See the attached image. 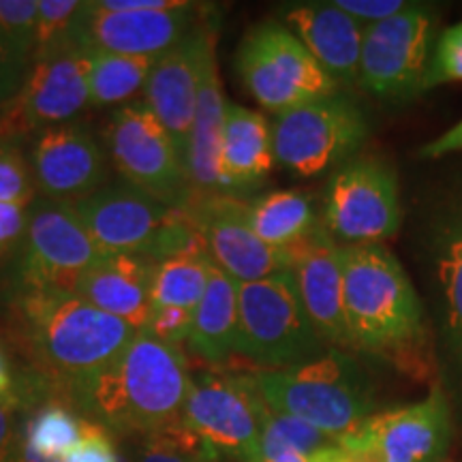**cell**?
Masks as SVG:
<instances>
[{
  "mask_svg": "<svg viewBox=\"0 0 462 462\" xmlns=\"http://www.w3.org/2000/svg\"><path fill=\"white\" fill-rule=\"evenodd\" d=\"M31 204H0V265L17 255L24 242Z\"/></svg>",
  "mask_w": 462,
  "mask_h": 462,
  "instance_id": "40",
  "label": "cell"
},
{
  "mask_svg": "<svg viewBox=\"0 0 462 462\" xmlns=\"http://www.w3.org/2000/svg\"><path fill=\"white\" fill-rule=\"evenodd\" d=\"M193 3L159 11H109L84 3L71 39L90 51L159 58L199 24Z\"/></svg>",
  "mask_w": 462,
  "mask_h": 462,
  "instance_id": "17",
  "label": "cell"
},
{
  "mask_svg": "<svg viewBox=\"0 0 462 462\" xmlns=\"http://www.w3.org/2000/svg\"><path fill=\"white\" fill-rule=\"evenodd\" d=\"M274 163L273 126L265 116L229 103L221 142V170L231 198L262 184Z\"/></svg>",
  "mask_w": 462,
  "mask_h": 462,
  "instance_id": "24",
  "label": "cell"
},
{
  "mask_svg": "<svg viewBox=\"0 0 462 462\" xmlns=\"http://www.w3.org/2000/svg\"><path fill=\"white\" fill-rule=\"evenodd\" d=\"M184 0H99L103 9L109 11H159L180 7Z\"/></svg>",
  "mask_w": 462,
  "mask_h": 462,
  "instance_id": "44",
  "label": "cell"
},
{
  "mask_svg": "<svg viewBox=\"0 0 462 462\" xmlns=\"http://www.w3.org/2000/svg\"><path fill=\"white\" fill-rule=\"evenodd\" d=\"M439 279L446 293L449 330L462 354V231L449 242L439 262Z\"/></svg>",
  "mask_w": 462,
  "mask_h": 462,
  "instance_id": "35",
  "label": "cell"
},
{
  "mask_svg": "<svg viewBox=\"0 0 462 462\" xmlns=\"http://www.w3.org/2000/svg\"><path fill=\"white\" fill-rule=\"evenodd\" d=\"M84 430V418L75 415L65 402L48 401L37 404L22 424V435L39 454L62 460L65 454L79 441Z\"/></svg>",
  "mask_w": 462,
  "mask_h": 462,
  "instance_id": "29",
  "label": "cell"
},
{
  "mask_svg": "<svg viewBox=\"0 0 462 462\" xmlns=\"http://www.w3.org/2000/svg\"><path fill=\"white\" fill-rule=\"evenodd\" d=\"M285 26L338 86H360L364 24L328 3H300L282 11Z\"/></svg>",
  "mask_w": 462,
  "mask_h": 462,
  "instance_id": "21",
  "label": "cell"
},
{
  "mask_svg": "<svg viewBox=\"0 0 462 462\" xmlns=\"http://www.w3.org/2000/svg\"><path fill=\"white\" fill-rule=\"evenodd\" d=\"M262 452L263 462H351V454L338 441L328 443L313 452H304L279 439L262 435Z\"/></svg>",
  "mask_w": 462,
  "mask_h": 462,
  "instance_id": "38",
  "label": "cell"
},
{
  "mask_svg": "<svg viewBox=\"0 0 462 462\" xmlns=\"http://www.w3.org/2000/svg\"><path fill=\"white\" fill-rule=\"evenodd\" d=\"M462 152V120L449 126L446 133L435 137L432 142H426L424 146H420L418 157L421 159H441L448 154Z\"/></svg>",
  "mask_w": 462,
  "mask_h": 462,
  "instance_id": "43",
  "label": "cell"
},
{
  "mask_svg": "<svg viewBox=\"0 0 462 462\" xmlns=\"http://www.w3.org/2000/svg\"><path fill=\"white\" fill-rule=\"evenodd\" d=\"M452 439V409L435 388L418 402L373 413L360 429L338 441L368 462H439Z\"/></svg>",
  "mask_w": 462,
  "mask_h": 462,
  "instance_id": "15",
  "label": "cell"
},
{
  "mask_svg": "<svg viewBox=\"0 0 462 462\" xmlns=\"http://www.w3.org/2000/svg\"><path fill=\"white\" fill-rule=\"evenodd\" d=\"M206 242L212 263L236 282L262 281L291 268L289 253L263 245L246 218V201L231 195H193L182 208Z\"/></svg>",
  "mask_w": 462,
  "mask_h": 462,
  "instance_id": "16",
  "label": "cell"
},
{
  "mask_svg": "<svg viewBox=\"0 0 462 462\" xmlns=\"http://www.w3.org/2000/svg\"><path fill=\"white\" fill-rule=\"evenodd\" d=\"M90 50L67 39L32 58L14 99L0 106V142L17 143L50 126L71 123L90 103Z\"/></svg>",
  "mask_w": 462,
  "mask_h": 462,
  "instance_id": "8",
  "label": "cell"
},
{
  "mask_svg": "<svg viewBox=\"0 0 462 462\" xmlns=\"http://www.w3.org/2000/svg\"><path fill=\"white\" fill-rule=\"evenodd\" d=\"M246 218L257 238L281 253L296 251L323 227L313 199L304 190H273L248 201Z\"/></svg>",
  "mask_w": 462,
  "mask_h": 462,
  "instance_id": "26",
  "label": "cell"
},
{
  "mask_svg": "<svg viewBox=\"0 0 462 462\" xmlns=\"http://www.w3.org/2000/svg\"><path fill=\"white\" fill-rule=\"evenodd\" d=\"M106 137L123 182L176 210L189 204L193 190L180 154L146 101L116 109Z\"/></svg>",
  "mask_w": 462,
  "mask_h": 462,
  "instance_id": "10",
  "label": "cell"
},
{
  "mask_svg": "<svg viewBox=\"0 0 462 462\" xmlns=\"http://www.w3.org/2000/svg\"><path fill=\"white\" fill-rule=\"evenodd\" d=\"M32 170L17 143L0 142V204H32Z\"/></svg>",
  "mask_w": 462,
  "mask_h": 462,
  "instance_id": "32",
  "label": "cell"
},
{
  "mask_svg": "<svg viewBox=\"0 0 462 462\" xmlns=\"http://www.w3.org/2000/svg\"><path fill=\"white\" fill-rule=\"evenodd\" d=\"M15 383H14V377H11V371H9V364L5 360L3 351H0V398L3 396H9L11 392H14Z\"/></svg>",
  "mask_w": 462,
  "mask_h": 462,
  "instance_id": "46",
  "label": "cell"
},
{
  "mask_svg": "<svg viewBox=\"0 0 462 462\" xmlns=\"http://www.w3.org/2000/svg\"><path fill=\"white\" fill-rule=\"evenodd\" d=\"M326 351L306 315L291 270L262 281L238 282V346L257 371L309 362Z\"/></svg>",
  "mask_w": 462,
  "mask_h": 462,
  "instance_id": "6",
  "label": "cell"
},
{
  "mask_svg": "<svg viewBox=\"0 0 462 462\" xmlns=\"http://www.w3.org/2000/svg\"><path fill=\"white\" fill-rule=\"evenodd\" d=\"M212 265L215 263L206 248L182 251L154 262L152 309L176 306L195 313L199 300L204 298Z\"/></svg>",
  "mask_w": 462,
  "mask_h": 462,
  "instance_id": "27",
  "label": "cell"
},
{
  "mask_svg": "<svg viewBox=\"0 0 462 462\" xmlns=\"http://www.w3.org/2000/svg\"><path fill=\"white\" fill-rule=\"evenodd\" d=\"M402 208L396 173L377 159L340 167L328 189L323 227L349 245H383L401 229Z\"/></svg>",
  "mask_w": 462,
  "mask_h": 462,
  "instance_id": "13",
  "label": "cell"
},
{
  "mask_svg": "<svg viewBox=\"0 0 462 462\" xmlns=\"http://www.w3.org/2000/svg\"><path fill=\"white\" fill-rule=\"evenodd\" d=\"M236 65L253 99L276 116L338 95L340 88L281 22L253 26L242 39Z\"/></svg>",
  "mask_w": 462,
  "mask_h": 462,
  "instance_id": "7",
  "label": "cell"
},
{
  "mask_svg": "<svg viewBox=\"0 0 462 462\" xmlns=\"http://www.w3.org/2000/svg\"><path fill=\"white\" fill-rule=\"evenodd\" d=\"M289 257L300 300L317 334L326 345L351 349L343 306V245L321 227Z\"/></svg>",
  "mask_w": 462,
  "mask_h": 462,
  "instance_id": "20",
  "label": "cell"
},
{
  "mask_svg": "<svg viewBox=\"0 0 462 462\" xmlns=\"http://www.w3.org/2000/svg\"><path fill=\"white\" fill-rule=\"evenodd\" d=\"M251 379L268 409L334 441H343L373 415L366 374L345 351L330 349L296 366L255 371Z\"/></svg>",
  "mask_w": 462,
  "mask_h": 462,
  "instance_id": "4",
  "label": "cell"
},
{
  "mask_svg": "<svg viewBox=\"0 0 462 462\" xmlns=\"http://www.w3.org/2000/svg\"><path fill=\"white\" fill-rule=\"evenodd\" d=\"M39 0H0V31L11 45L31 58L34 54V34H37Z\"/></svg>",
  "mask_w": 462,
  "mask_h": 462,
  "instance_id": "34",
  "label": "cell"
},
{
  "mask_svg": "<svg viewBox=\"0 0 462 462\" xmlns=\"http://www.w3.org/2000/svg\"><path fill=\"white\" fill-rule=\"evenodd\" d=\"M11 462H62V460L39 454L37 449L28 443V439L22 435V429H20V435H17V439H15L14 452H11Z\"/></svg>",
  "mask_w": 462,
  "mask_h": 462,
  "instance_id": "45",
  "label": "cell"
},
{
  "mask_svg": "<svg viewBox=\"0 0 462 462\" xmlns=\"http://www.w3.org/2000/svg\"><path fill=\"white\" fill-rule=\"evenodd\" d=\"M133 462H221V456L182 420L163 430L143 435Z\"/></svg>",
  "mask_w": 462,
  "mask_h": 462,
  "instance_id": "30",
  "label": "cell"
},
{
  "mask_svg": "<svg viewBox=\"0 0 462 462\" xmlns=\"http://www.w3.org/2000/svg\"><path fill=\"white\" fill-rule=\"evenodd\" d=\"M84 3L79 0H39L37 34H34V54L32 58L48 54L56 45L71 39L75 20Z\"/></svg>",
  "mask_w": 462,
  "mask_h": 462,
  "instance_id": "31",
  "label": "cell"
},
{
  "mask_svg": "<svg viewBox=\"0 0 462 462\" xmlns=\"http://www.w3.org/2000/svg\"><path fill=\"white\" fill-rule=\"evenodd\" d=\"M435 17L409 5L390 20L364 28L360 86L377 97H411L424 90Z\"/></svg>",
  "mask_w": 462,
  "mask_h": 462,
  "instance_id": "14",
  "label": "cell"
},
{
  "mask_svg": "<svg viewBox=\"0 0 462 462\" xmlns=\"http://www.w3.org/2000/svg\"><path fill=\"white\" fill-rule=\"evenodd\" d=\"M157 58L90 51V106H116L146 88Z\"/></svg>",
  "mask_w": 462,
  "mask_h": 462,
  "instance_id": "28",
  "label": "cell"
},
{
  "mask_svg": "<svg viewBox=\"0 0 462 462\" xmlns=\"http://www.w3.org/2000/svg\"><path fill=\"white\" fill-rule=\"evenodd\" d=\"M368 126L360 109L346 97L306 103L274 118V161L298 176H317L356 152Z\"/></svg>",
  "mask_w": 462,
  "mask_h": 462,
  "instance_id": "12",
  "label": "cell"
},
{
  "mask_svg": "<svg viewBox=\"0 0 462 462\" xmlns=\"http://www.w3.org/2000/svg\"><path fill=\"white\" fill-rule=\"evenodd\" d=\"M334 5L364 26L390 20L409 7V3H402V0H334Z\"/></svg>",
  "mask_w": 462,
  "mask_h": 462,
  "instance_id": "41",
  "label": "cell"
},
{
  "mask_svg": "<svg viewBox=\"0 0 462 462\" xmlns=\"http://www.w3.org/2000/svg\"><path fill=\"white\" fill-rule=\"evenodd\" d=\"M190 351L201 360L221 366L238 346V282L212 265L210 279L193 313Z\"/></svg>",
  "mask_w": 462,
  "mask_h": 462,
  "instance_id": "25",
  "label": "cell"
},
{
  "mask_svg": "<svg viewBox=\"0 0 462 462\" xmlns=\"http://www.w3.org/2000/svg\"><path fill=\"white\" fill-rule=\"evenodd\" d=\"M17 315L50 381L67 392L107 366L137 330L75 293H15Z\"/></svg>",
  "mask_w": 462,
  "mask_h": 462,
  "instance_id": "3",
  "label": "cell"
},
{
  "mask_svg": "<svg viewBox=\"0 0 462 462\" xmlns=\"http://www.w3.org/2000/svg\"><path fill=\"white\" fill-rule=\"evenodd\" d=\"M265 402L251 374L204 373L193 377L184 424L218 456L236 462H263Z\"/></svg>",
  "mask_w": 462,
  "mask_h": 462,
  "instance_id": "11",
  "label": "cell"
},
{
  "mask_svg": "<svg viewBox=\"0 0 462 462\" xmlns=\"http://www.w3.org/2000/svg\"><path fill=\"white\" fill-rule=\"evenodd\" d=\"M120 462H133L131 456H126L125 452H120Z\"/></svg>",
  "mask_w": 462,
  "mask_h": 462,
  "instance_id": "47",
  "label": "cell"
},
{
  "mask_svg": "<svg viewBox=\"0 0 462 462\" xmlns=\"http://www.w3.org/2000/svg\"><path fill=\"white\" fill-rule=\"evenodd\" d=\"M62 462H120L114 432L99 421L84 418L82 437L65 454Z\"/></svg>",
  "mask_w": 462,
  "mask_h": 462,
  "instance_id": "36",
  "label": "cell"
},
{
  "mask_svg": "<svg viewBox=\"0 0 462 462\" xmlns=\"http://www.w3.org/2000/svg\"><path fill=\"white\" fill-rule=\"evenodd\" d=\"M103 255L73 204L34 198L24 242L15 255V293H75L82 274Z\"/></svg>",
  "mask_w": 462,
  "mask_h": 462,
  "instance_id": "9",
  "label": "cell"
},
{
  "mask_svg": "<svg viewBox=\"0 0 462 462\" xmlns=\"http://www.w3.org/2000/svg\"><path fill=\"white\" fill-rule=\"evenodd\" d=\"M218 26L215 20H199L182 42L154 60L146 82V106L170 133L182 163L187 159L190 126H193L195 103L204 58L217 45ZM187 170V167H184Z\"/></svg>",
  "mask_w": 462,
  "mask_h": 462,
  "instance_id": "19",
  "label": "cell"
},
{
  "mask_svg": "<svg viewBox=\"0 0 462 462\" xmlns=\"http://www.w3.org/2000/svg\"><path fill=\"white\" fill-rule=\"evenodd\" d=\"M190 328H193V310L176 309V306H159L150 313L143 332H148L150 337L161 340V343L182 346L184 343H189Z\"/></svg>",
  "mask_w": 462,
  "mask_h": 462,
  "instance_id": "37",
  "label": "cell"
},
{
  "mask_svg": "<svg viewBox=\"0 0 462 462\" xmlns=\"http://www.w3.org/2000/svg\"><path fill=\"white\" fill-rule=\"evenodd\" d=\"M343 306L351 349L401 360L424 337V313L383 245H343Z\"/></svg>",
  "mask_w": 462,
  "mask_h": 462,
  "instance_id": "2",
  "label": "cell"
},
{
  "mask_svg": "<svg viewBox=\"0 0 462 462\" xmlns=\"http://www.w3.org/2000/svg\"><path fill=\"white\" fill-rule=\"evenodd\" d=\"M28 69H31V58L20 54L0 31V106L20 92Z\"/></svg>",
  "mask_w": 462,
  "mask_h": 462,
  "instance_id": "39",
  "label": "cell"
},
{
  "mask_svg": "<svg viewBox=\"0 0 462 462\" xmlns=\"http://www.w3.org/2000/svg\"><path fill=\"white\" fill-rule=\"evenodd\" d=\"M26 401L17 385L9 396L0 398V462H11L15 439L22 426H17V411L24 407Z\"/></svg>",
  "mask_w": 462,
  "mask_h": 462,
  "instance_id": "42",
  "label": "cell"
},
{
  "mask_svg": "<svg viewBox=\"0 0 462 462\" xmlns=\"http://www.w3.org/2000/svg\"><path fill=\"white\" fill-rule=\"evenodd\" d=\"M31 170L42 198L78 204L107 184L109 165L95 133L82 123H65L37 133Z\"/></svg>",
  "mask_w": 462,
  "mask_h": 462,
  "instance_id": "18",
  "label": "cell"
},
{
  "mask_svg": "<svg viewBox=\"0 0 462 462\" xmlns=\"http://www.w3.org/2000/svg\"><path fill=\"white\" fill-rule=\"evenodd\" d=\"M227 107L229 101L225 99L218 78L217 45H212L201 67L198 103L184 159L193 195H229L221 170V142Z\"/></svg>",
  "mask_w": 462,
  "mask_h": 462,
  "instance_id": "23",
  "label": "cell"
},
{
  "mask_svg": "<svg viewBox=\"0 0 462 462\" xmlns=\"http://www.w3.org/2000/svg\"><path fill=\"white\" fill-rule=\"evenodd\" d=\"M446 84H462V22L439 34L435 50L430 51L424 90Z\"/></svg>",
  "mask_w": 462,
  "mask_h": 462,
  "instance_id": "33",
  "label": "cell"
},
{
  "mask_svg": "<svg viewBox=\"0 0 462 462\" xmlns=\"http://www.w3.org/2000/svg\"><path fill=\"white\" fill-rule=\"evenodd\" d=\"M190 383L182 346L142 330L107 366L75 383L69 398L112 432L143 437L182 421Z\"/></svg>",
  "mask_w": 462,
  "mask_h": 462,
  "instance_id": "1",
  "label": "cell"
},
{
  "mask_svg": "<svg viewBox=\"0 0 462 462\" xmlns=\"http://www.w3.org/2000/svg\"><path fill=\"white\" fill-rule=\"evenodd\" d=\"M152 259L106 253L82 274L75 296L142 332L152 313Z\"/></svg>",
  "mask_w": 462,
  "mask_h": 462,
  "instance_id": "22",
  "label": "cell"
},
{
  "mask_svg": "<svg viewBox=\"0 0 462 462\" xmlns=\"http://www.w3.org/2000/svg\"><path fill=\"white\" fill-rule=\"evenodd\" d=\"M73 210L103 253H129L161 262L176 253L206 248L182 210L161 204L123 180L107 182L73 204Z\"/></svg>",
  "mask_w": 462,
  "mask_h": 462,
  "instance_id": "5",
  "label": "cell"
}]
</instances>
